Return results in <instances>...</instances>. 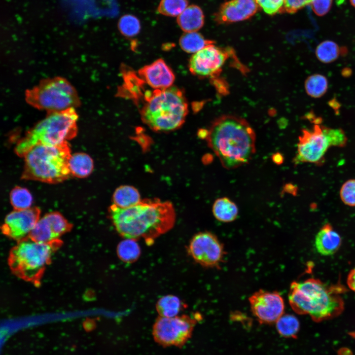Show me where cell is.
<instances>
[{
  "label": "cell",
  "instance_id": "6da1fadb",
  "mask_svg": "<svg viewBox=\"0 0 355 355\" xmlns=\"http://www.w3.org/2000/svg\"><path fill=\"white\" fill-rule=\"evenodd\" d=\"M108 213L116 231L124 238L143 239L148 244L172 229L176 218L172 203L158 199L141 200L127 209L112 204Z\"/></svg>",
  "mask_w": 355,
  "mask_h": 355
},
{
  "label": "cell",
  "instance_id": "7a4b0ae2",
  "mask_svg": "<svg viewBox=\"0 0 355 355\" xmlns=\"http://www.w3.org/2000/svg\"><path fill=\"white\" fill-rule=\"evenodd\" d=\"M208 146L222 165L232 169L248 163L255 152V134L244 119L225 115L216 119L206 130Z\"/></svg>",
  "mask_w": 355,
  "mask_h": 355
},
{
  "label": "cell",
  "instance_id": "3957f363",
  "mask_svg": "<svg viewBox=\"0 0 355 355\" xmlns=\"http://www.w3.org/2000/svg\"><path fill=\"white\" fill-rule=\"evenodd\" d=\"M346 288L340 281L328 284L310 278L291 284L288 301L295 313L308 315L315 322H320L343 313L345 303L342 295L347 292Z\"/></svg>",
  "mask_w": 355,
  "mask_h": 355
},
{
  "label": "cell",
  "instance_id": "277c9868",
  "mask_svg": "<svg viewBox=\"0 0 355 355\" xmlns=\"http://www.w3.org/2000/svg\"><path fill=\"white\" fill-rule=\"evenodd\" d=\"M140 112L142 122L153 131L169 132L185 122L188 104L183 92L171 86L163 90L144 91Z\"/></svg>",
  "mask_w": 355,
  "mask_h": 355
},
{
  "label": "cell",
  "instance_id": "5b68a950",
  "mask_svg": "<svg viewBox=\"0 0 355 355\" xmlns=\"http://www.w3.org/2000/svg\"><path fill=\"white\" fill-rule=\"evenodd\" d=\"M71 155L68 142L56 145H36L24 156L22 178L49 183L63 181L71 174L69 167Z\"/></svg>",
  "mask_w": 355,
  "mask_h": 355
},
{
  "label": "cell",
  "instance_id": "8992f818",
  "mask_svg": "<svg viewBox=\"0 0 355 355\" xmlns=\"http://www.w3.org/2000/svg\"><path fill=\"white\" fill-rule=\"evenodd\" d=\"M77 117L73 108L50 113L17 143L16 154L24 157L36 145H56L73 138L77 132Z\"/></svg>",
  "mask_w": 355,
  "mask_h": 355
},
{
  "label": "cell",
  "instance_id": "52a82bcc",
  "mask_svg": "<svg viewBox=\"0 0 355 355\" xmlns=\"http://www.w3.org/2000/svg\"><path fill=\"white\" fill-rule=\"evenodd\" d=\"M54 249L52 243L39 242L31 238L20 241L10 253L11 268L21 278L35 280L48 263Z\"/></svg>",
  "mask_w": 355,
  "mask_h": 355
},
{
  "label": "cell",
  "instance_id": "ba28073f",
  "mask_svg": "<svg viewBox=\"0 0 355 355\" xmlns=\"http://www.w3.org/2000/svg\"><path fill=\"white\" fill-rule=\"evenodd\" d=\"M27 99L34 106L52 113L73 108L77 96L69 82L58 78L44 81L29 91Z\"/></svg>",
  "mask_w": 355,
  "mask_h": 355
},
{
  "label": "cell",
  "instance_id": "9c48e42d",
  "mask_svg": "<svg viewBox=\"0 0 355 355\" xmlns=\"http://www.w3.org/2000/svg\"><path fill=\"white\" fill-rule=\"evenodd\" d=\"M194 317L188 315L171 318L159 316L153 327L155 340L163 346H182L192 334L198 320Z\"/></svg>",
  "mask_w": 355,
  "mask_h": 355
},
{
  "label": "cell",
  "instance_id": "30bf717a",
  "mask_svg": "<svg viewBox=\"0 0 355 355\" xmlns=\"http://www.w3.org/2000/svg\"><path fill=\"white\" fill-rule=\"evenodd\" d=\"M187 252L193 260L207 268H218L224 260L225 251L223 245L213 234L201 232L190 240Z\"/></svg>",
  "mask_w": 355,
  "mask_h": 355
},
{
  "label": "cell",
  "instance_id": "8fae6325",
  "mask_svg": "<svg viewBox=\"0 0 355 355\" xmlns=\"http://www.w3.org/2000/svg\"><path fill=\"white\" fill-rule=\"evenodd\" d=\"M329 141L320 123H315L312 129L302 130L298 138L294 163H320L329 147Z\"/></svg>",
  "mask_w": 355,
  "mask_h": 355
},
{
  "label": "cell",
  "instance_id": "7c38bea8",
  "mask_svg": "<svg viewBox=\"0 0 355 355\" xmlns=\"http://www.w3.org/2000/svg\"><path fill=\"white\" fill-rule=\"evenodd\" d=\"M250 309L257 320L262 323H272L284 314V302L277 291L260 289L248 299Z\"/></svg>",
  "mask_w": 355,
  "mask_h": 355
},
{
  "label": "cell",
  "instance_id": "4fadbf2b",
  "mask_svg": "<svg viewBox=\"0 0 355 355\" xmlns=\"http://www.w3.org/2000/svg\"><path fill=\"white\" fill-rule=\"evenodd\" d=\"M227 59L226 52L213 44L193 54L189 62V69L194 75L207 77L213 76L220 71Z\"/></svg>",
  "mask_w": 355,
  "mask_h": 355
},
{
  "label": "cell",
  "instance_id": "5bb4252c",
  "mask_svg": "<svg viewBox=\"0 0 355 355\" xmlns=\"http://www.w3.org/2000/svg\"><path fill=\"white\" fill-rule=\"evenodd\" d=\"M40 210L37 207L16 210L8 214L2 227L3 233L18 241L26 239L39 219Z\"/></svg>",
  "mask_w": 355,
  "mask_h": 355
},
{
  "label": "cell",
  "instance_id": "9a60e30c",
  "mask_svg": "<svg viewBox=\"0 0 355 355\" xmlns=\"http://www.w3.org/2000/svg\"><path fill=\"white\" fill-rule=\"evenodd\" d=\"M71 225L60 213L52 212L39 218L29 238L37 242L52 243L70 228Z\"/></svg>",
  "mask_w": 355,
  "mask_h": 355
},
{
  "label": "cell",
  "instance_id": "2e32d148",
  "mask_svg": "<svg viewBox=\"0 0 355 355\" xmlns=\"http://www.w3.org/2000/svg\"><path fill=\"white\" fill-rule=\"evenodd\" d=\"M259 8L256 0H230L221 5L215 20L221 24L244 21L254 15Z\"/></svg>",
  "mask_w": 355,
  "mask_h": 355
},
{
  "label": "cell",
  "instance_id": "e0dca14e",
  "mask_svg": "<svg viewBox=\"0 0 355 355\" xmlns=\"http://www.w3.org/2000/svg\"><path fill=\"white\" fill-rule=\"evenodd\" d=\"M141 79L154 90H163L173 86L175 79L171 69L162 59L141 68L138 71Z\"/></svg>",
  "mask_w": 355,
  "mask_h": 355
},
{
  "label": "cell",
  "instance_id": "ac0fdd59",
  "mask_svg": "<svg viewBox=\"0 0 355 355\" xmlns=\"http://www.w3.org/2000/svg\"><path fill=\"white\" fill-rule=\"evenodd\" d=\"M341 243L340 235L328 223L320 228L315 240L317 252L323 256H330L336 253L339 249Z\"/></svg>",
  "mask_w": 355,
  "mask_h": 355
},
{
  "label": "cell",
  "instance_id": "d6986e66",
  "mask_svg": "<svg viewBox=\"0 0 355 355\" xmlns=\"http://www.w3.org/2000/svg\"><path fill=\"white\" fill-rule=\"evenodd\" d=\"M177 23L185 32H197L204 24L203 12L196 5L188 6L178 17Z\"/></svg>",
  "mask_w": 355,
  "mask_h": 355
},
{
  "label": "cell",
  "instance_id": "ffe728a7",
  "mask_svg": "<svg viewBox=\"0 0 355 355\" xmlns=\"http://www.w3.org/2000/svg\"><path fill=\"white\" fill-rule=\"evenodd\" d=\"M141 200L138 190L128 185H121L117 187L112 196L113 204L121 209L131 207Z\"/></svg>",
  "mask_w": 355,
  "mask_h": 355
},
{
  "label": "cell",
  "instance_id": "44dd1931",
  "mask_svg": "<svg viewBox=\"0 0 355 355\" xmlns=\"http://www.w3.org/2000/svg\"><path fill=\"white\" fill-rule=\"evenodd\" d=\"M71 174L79 178L88 177L92 173L93 161L91 157L84 153H76L71 155L69 161Z\"/></svg>",
  "mask_w": 355,
  "mask_h": 355
},
{
  "label": "cell",
  "instance_id": "7402d4cb",
  "mask_svg": "<svg viewBox=\"0 0 355 355\" xmlns=\"http://www.w3.org/2000/svg\"><path fill=\"white\" fill-rule=\"evenodd\" d=\"M213 213L215 218L223 222L234 221L238 214L237 205L226 197L216 199L213 206Z\"/></svg>",
  "mask_w": 355,
  "mask_h": 355
},
{
  "label": "cell",
  "instance_id": "603a6c76",
  "mask_svg": "<svg viewBox=\"0 0 355 355\" xmlns=\"http://www.w3.org/2000/svg\"><path fill=\"white\" fill-rule=\"evenodd\" d=\"M185 308V303L178 296L171 294L161 297L156 304V309L159 316L163 317L177 316Z\"/></svg>",
  "mask_w": 355,
  "mask_h": 355
},
{
  "label": "cell",
  "instance_id": "cb8c5ba5",
  "mask_svg": "<svg viewBox=\"0 0 355 355\" xmlns=\"http://www.w3.org/2000/svg\"><path fill=\"white\" fill-rule=\"evenodd\" d=\"M181 48L186 52L195 53L206 46L213 44V41L206 39L197 32H185L179 40Z\"/></svg>",
  "mask_w": 355,
  "mask_h": 355
},
{
  "label": "cell",
  "instance_id": "d4e9b609",
  "mask_svg": "<svg viewBox=\"0 0 355 355\" xmlns=\"http://www.w3.org/2000/svg\"><path fill=\"white\" fill-rule=\"evenodd\" d=\"M117 254L119 258L125 263H133L139 258L141 250L136 240L125 238L117 247Z\"/></svg>",
  "mask_w": 355,
  "mask_h": 355
},
{
  "label": "cell",
  "instance_id": "484cf974",
  "mask_svg": "<svg viewBox=\"0 0 355 355\" xmlns=\"http://www.w3.org/2000/svg\"><path fill=\"white\" fill-rule=\"evenodd\" d=\"M328 86L327 78L319 73L308 76L304 84L307 94L313 98H319L323 96L327 91Z\"/></svg>",
  "mask_w": 355,
  "mask_h": 355
},
{
  "label": "cell",
  "instance_id": "4316f807",
  "mask_svg": "<svg viewBox=\"0 0 355 355\" xmlns=\"http://www.w3.org/2000/svg\"><path fill=\"white\" fill-rule=\"evenodd\" d=\"M341 50L338 45L331 40L320 42L316 49V55L321 63H331L336 60Z\"/></svg>",
  "mask_w": 355,
  "mask_h": 355
},
{
  "label": "cell",
  "instance_id": "83f0119b",
  "mask_svg": "<svg viewBox=\"0 0 355 355\" xmlns=\"http://www.w3.org/2000/svg\"><path fill=\"white\" fill-rule=\"evenodd\" d=\"M277 330L285 337L295 338L300 328L297 318L290 314L283 315L276 322Z\"/></svg>",
  "mask_w": 355,
  "mask_h": 355
},
{
  "label": "cell",
  "instance_id": "f1b7e54d",
  "mask_svg": "<svg viewBox=\"0 0 355 355\" xmlns=\"http://www.w3.org/2000/svg\"><path fill=\"white\" fill-rule=\"evenodd\" d=\"M10 200L14 210H23L31 208L33 199L27 189L16 186L10 192Z\"/></svg>",
  "mask_w": 355,
  "mask_h": 355
},
{
  "label": "cell",
  "instance_id": "f546056e",
  "mask_svg": "<svg viewBox=\"0 0 355 355\" xmlns=\"http://www.w3.org/2000/svg\"><path fill=\"white\" fill-rule=\"evenodd\" d=\"M118 29L122 35L126 37L137 35L141 30V23L138 18L131 14L122 16L118 21Z\"/></svg>",
  "mask_w": 355,
  "mask_h": 355
},
{
  "label": "cell",
  "instance_id": "4dcf8cb0",
  "mask_svg": "<svg viewBox=\"0 0 355 355\" xmlns=\"http://www.w3.org/2000/svg\"><path fill=\"white\" fill-rule=\"evenodd\" d=\"M186 0H161L157 8L158 12L164 15L178 16L188 6Z\"/></svg>",
  "mask_w": 355,
  "mask_h": 355
},
{
  "label": "cell",
  "instance_id": "1f68e13d",
  "mask_svg": "<svg viewBox=\"0 0 355 355\" xmlns=\"http://www.w3.org/2000/svg\"><path fill=\"white\" fill-rule=\"evenodd\" d=\"M340 197L342 202L350 207H355V179L346 181L340 190Z\"/></svg>",
  "mask_w": 355,
  "mask_h": 355
},
{
  "label": "cell",
  "instance_id": "d6a6232c",
  "mask_svg": "<svg viewBox=\"0 0 355 355\" xmlns=\"http://www.w3.org/2000/svg\"><path fill=\"white\" fill-rule=\"evenodd\" d=\"M322 128L331 146L343 147L346 144L347 138L343 130L340 128H330L322 125Z\"/></svg>",
  "mask_w": 355,
  "mask_h": 355
},
{
  "label": "cell",
  "instance_id": "836d02e7",
  "mask_svg": "<svg viewBox=\"0 0 355 355\" xmlns=\"http://www.w3.org/2000/svg\"><path fill=\"white\" fill-rule=\"evenodd\" d=\"M256 1L259 8L268 15L284 13V0H256Z\"/></svg>",
  "mask_w": 355,
  "mask_h": 355
},
{
  "label": "cell",
  "instance_id": "e575fe53",
  "mask_svg": "<svg viewBox=\"0 0 355 355\" xmlns=\"http://www.w3.org/2000/svg\"><path fill=\"white\" fill-rule=\"evenodd\" d=\"M332 0H312L311 7L314 12L318 16H323L330 9Z\"/></svg>",
  "mask_w": 355,
  "mask_h": 355
},
{
  "label": "cell",
  "instance_id": "d590c367",
  "mask_svg": "<svg viewBox=\"0 0 355 355\" xmlns=\"http://www.w3.org/2000/svg\"><path fill=\"white\" fill-rule=\"evenodd\" d=\"M312 0H284V13H293L311 3Z\"/></svg>",
  "mask_w": 355,
  "mask_h": 355
},
{
  "label": "cell",
  "instance_id": "8d00e7d4",
  "mask_svg": "<svg viewBox=\"0 0 355 355\" xmlns=\"http://www.w3.org/2000/svg\"><path fill=\"white\" fill-rule=\"evenodd\" d=\"M347 284L349 289L355 292V266L351 270L348 275Z\"/></svg>",
  "mask_w": 355,
  "mask_h": 355
},
{
  "label": "cell",
  "instance_id": "74e56055",
  "mask_svg": "<svg viewBox=\"0 0 355 355\" xmlns=\"http://www.w3.org/2000/svg\"><path fill=\"white\" fill-rule=\"evenodd\" d=\"M349 335L350 336H351L352 338L354 339L355 340V331H350L349 333Z\"/></svg>",
  "mask_w": 355,
  "mask_h": 355
},
{
  "label": "cell",
  "instance_id": "f35d334b",
  "mask_svg": "<svg viewBox=\"0 0 355 355\" xmlns=\"http://www.w3.org/2000/svg\"><path fill=\"white\" fill-rule=\"evenodd\" d=\"M350 2L353 6L355 7V0H350Z\"/></svg>",
  "mask_w": 355,
  "mask_h": 355
}]
</instances>
